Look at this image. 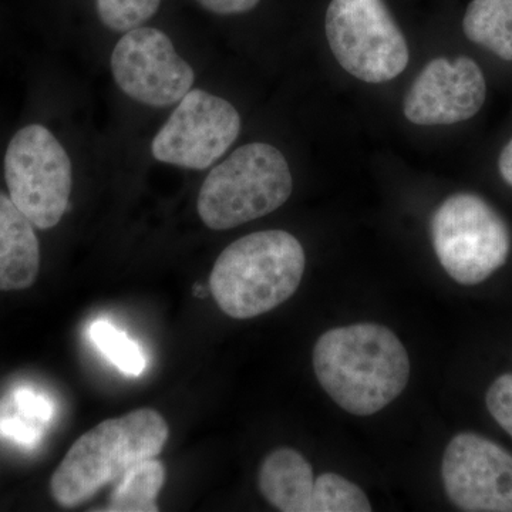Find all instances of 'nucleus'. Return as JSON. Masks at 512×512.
Returning <instances> with one entry per match:
<instances>
[{"label": "nucleus", "mask_w": 512, "mask_h": 512, "mask_svg": "<svg viewBox=\"0 0 512 512\" xmlns=\"http://www.w3.org/2000/svg\"><path fill=\"white\" fill-rule=\"evenodd\" d=\"M15 413L30 421V423L42 426L52 419L55 407L45 396L30 392V390H19L13 397Z\"/></svg>", "instance_id": "nucleus-20"}, {"label": "nucleus", "mask_w": 512, "mask_h": 512, "mask_svg": "<svg viewBox=\"0 0 512 512\" xmlns=\"http://www.w3.org/2000/svg\"><path fill=\"white\" fill-rule=\"evenodd\" d=\"M259 490L282 512H309L315 477L309 461L293 448H278L262 461Z\"/></svg>", "instance_id": "nucleus-13"}, {"label": "nucleus", "mask_w": 512, "mask_h": 512, "mask_svg": "<svg viewBox=\"0 0 512 512\" xmlns=\"http://www.w3.org/2000/svg\"><path fill=\"white\" fill-rule=\"evenodd\" d=\"M170 437L160 413L140 409L101 421L74 441L53 473L50 493L60 507H79L131 467L157 457Z\"/></svg>", "instance_id": "nucleus-2"}, {"label": "nucleus", "mask_w": 512, "mask_h": 512, "mask_svg": "<svg viewBox=\"0 0 512 512\" xmlns=\"http://www.w3.org/2000/svg\"><path fill=\"white\" fill-rule=\"evenodd\" d=\"M301 242L281 229L254 232L228 245L215 261L210 289L225 315L251 319L278 308L301 285Z\"/></svg>", "instance_id": "nucleus-3"}, {"label": "nucleus", "mask_w": 512, "mask_h": 512, "mask_svg": "<svg viewBox=\"0 0 512 512\" xmlns=\"http://www.w3.org/2000/svg\"><path fill=\"white\" fill-rule=\"evenodd\" d=\"M90 339L120 372L140 376L146 370L147 360L140 346L106 320L90 326Z\"/></svg>", "instance_id": "nucleus-17"}, {"label": "nucleus", "mask_w": 512, "mask_h": 512, "mask_svg": "<svg viewBox=\"0 0 512 512\" xmlns=\"http://www.w3.org/2000/svg\"><path fill=\"white\" fill-rule=\"evenodd\" d=\"M325 28L333 56L362 82H390L409 63V46L384 0H332Z\"/></svg>", "instance_id": "nucleus-7"}, {"label": "nucleus", "mask_w": 512, "mask_h": 512, "mask_svg": "<svg viewBox=\"0 0 512 512\" xmlns=\"http://www.w3.org/2000/svg\"><path fill=\"white\" fill-rule=\"evenodd\" d=\"M96 3L104 26L114 32L126 33L153 18L161 0H96Z\"/></svg>", "instance_id": "nucleus-18"}, {"label": "nucleus", "mask_w": 512, "mask_h": 512, "mask_svg": "<svg viewBox=\"0 0 512 512\" xmlns=\"http://www.w3.org/2000/svg\"><path fill=\"white\" fill-rule=\"evenodd\" d=\"M488 412L512 437V373L495 379L485 397Z\"/></svg>", "instance_id": "nucleus-19"}, {"label": "nucleus", "mask_w": 512, "mask_h": 512, "mask_svg": "<svg viewBox=\"0 0 512 512\" xmlns=\"http://www.w3.org/2000/svg\"><path fill=\"white\" fill-rule=\"evenodd\" d=\"M0 433L23 446L32 447L42 436V429L37 424L23 419L19 414L8 413L0 419Z\"/></svg>", "instance_id": "nucleus-21"}, {"label": "nucleus", "mask_w": 512, "mask_h": 512, "mask_svg": "<svg viewBox=\"0 0 512 512\" xmlns=\"http://www.w3.org/2000/svg\"><path fill=\"white\" fill-rule=\"evenodd\" d=\"M444 490L458 510L512 512V454L476 433L451 439L441 463Z\"/></svg>", "instance_id": "nucleus-10"}, {"label": "nucleus", "mask_w": 512, "mask_h": 512, "mask_svg": "<svg viewBox=\"0 0 512 512\" xmlns=\"http://www.w3.org/2000/svg\"><path fill=\"white\" fill-rule=\"evenodd\" d=\"M292 190L291 168L278 148L245 144L212 168L201 185L197 210L208 228L225 231L278 210Z\"/></svg>", "instance_id": "nucleus-4"}, {"label": "nucleus", "mask_w": 512, "mask_h": 512, "mask_svg": "<svg viewBox=\"0 0 512 512\" xmlns=\"http://www.w3.org/2000/svg\"><path fill=\"white\" fill-rule=\"evenodd\" d=\"M8 195L37 229L55 228L69 208L72 161L42 124H29L10 138L3 160Z\"/></svg>", "instance_id": "nucleus-6"}, {"label": "nucleus", "mask_w": 512, "mask_h": 512, "mask_svg": "<svg viewBox=\"0 0 512 512\" xmlns=\"http://www.w3.org/2000/svg\"><path fill=\"white\" fill-rule=\"evenodd\" d=\"M165 483V467L156 457L136 464L120 478L104 511L157 512V498Z\"/></svg>", "instance_id": "nucleus-15"}, {"label": "nucleus", "mask_w": 512, "mask_h": 512, "mask_svg": "<svg viewBox=\"0 0 512 512\" xmlns=\"http://www.w3.org/2000/svg\"><path fill=\"white\" fill-rule=\"evenodd\" d=\"M487 96L478 64L468 57L431 60L404 99V116L417 126H450L476 116Z\"/></svg>", "instance_id": "nucleus-11"}, {"label": "nucleus", "mask_w": 512, "mask_h": 512, "mask_svg": "<svg viewBox=\"0 0 512 512\" xmlns=\"http://www.w3.org/2000/svg\"><path fill=\"white\" fill-rule=\"evenodd\" d=\"M366 494L345 477L325 473L315 480L309 512H370Z\"/></svg>", "instance_id": "nucleus-16"}, {"label": "nucleus", "mask_w": 512, "mask_h": 512, "mask_svg": "<svg viewBox=\"0 0 512 512\" xmlns=\"http://www.w3.org/2000/svg\"><path fill=\"white\" fill-rule=\"evenodd\" d=\"M431 239L441 266L457 284L474 286L507 262L510 229L478 195H451L431 218Z\"/></svg>", "instance_id": "nucleus-5"}, {"label": "nucleus", "mask_w": 512, "mask_h": 512, "mask_svg": "<svg viewBox=\"0 0 512 512\" xmlns=\"http://www.w3.org/2000/svg\"><path fill=\"white\" fill-rule=\"evenodd\" d=\"M197 2L202 8L217 15H239L254 9L261 0H197Z\"/></svg>", "instance_id": "nucleus-22"}, {"label": "nucleus", "mask_w": 512, "mask_h": 512, "mask_svg": "<svg viewBox=\"0 0 512 512\" xmlns=\"http://www.w3.org/2000/svg\"><path fill=\"white\" fill-rule=\"evenodd\" d=\"M239 131L241 117L229 101L191 89L154 137L151 153L160 163L205 170L227 153Z\"/></svg>", "instance_id": "nucleus-8"}, {"label": "nucleus", "mask_w": 512, "mask_h": 512, "mask_svg": "<svg viewBox=\"0 0 512 512\" xmlns=\"http://www.w3.org/2000/svg\"><path fill=\"white\" fill-rule=\"evenodd\" d=\"M322 389L355 416H372L406 389L410 359L403 343L383 325L357 323L323 333L313 349Z\"/></svg>", "instance_id": "nucleus-1"}, {"label": "nucleus", "mask_w": 512, "mask_h": 512, "mask_svg": "<svg viewBox=\"0 0 512 512\" xmlns=\"http://www.w3.org/2000/svg\"><path fill=\"white\" fill-rule=\"evenodd\" d=\"M111 72L121 92L150 107L174 106L190 92L195 73L170 37L154 28L128 30L111 53Z\"/></svg>", "instance_id": "nucleus-9"}, {"label": "nucleus", "mask_w": 512, "mask_h": 512, "mask_svg": "<svg viewBox=\"0 0 512 512\" xmlns=\"http://www.w3.org/2000/svg\"><path fill=\"white\" fill-rule=\"evenodd\" d=\"M463 29L471 42L512 62V0H473Z\"/></svg>", "instance_id": "nucleus-14"}, {"label": "nucleus", "mask_w": 512, "mask_h": 512, "mask_svg": "<svg viewBox=\"0 0 512 512\" xmlns=\"http://www.w3.org/2000/svg\"><path fill=\"white\" fill-rule=\"evenodd\" d=\"M498 167H500L501 177L504 178L505 183L512 187V140L501 151Z\"/></svg>", "instance_id": "nucleus-23"}, {"label": "nucleus", "mask_w": 512, "mask_h": 512, "mask_svg": "<svg viewBox=\"0 0 512 512\" xmlns=\"http://www.w3.org/2000/svg\"><path fill=\"white\" fill-rule=\"evenodd\" d=\"M40 271L35 225L0 191V291H23Z\"/></svg>", "instance_id": "nucleus-12"}]
</instances>
